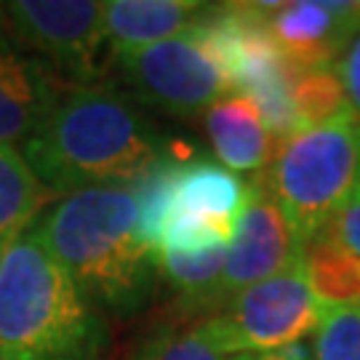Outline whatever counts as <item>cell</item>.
<instances>
[{"mask_svg":"<svg viewBox=\"0 0 360 360\" xmlns=\"http://www.w3.org/2000/svg\"><path fill=\"white\" fill-rule=\"evenodd\" d=\"M168 147L123 96L70 89L22 147L32 174L53 195L91 187H131Z\"/></svg>","mask_w":360,"mask_h":360,"instance_id":"1","label":"cell"},{"mask_svg":"<svg viewBox=\"0 0 360 360\" xmlns=\"http://www.w3.org/2000/svg\"><path fill=\"white\" fill-rule=\"evenodd\" d=\"M134 187H91L65 195L35 232L86 302L112 312H136L150 296L158 254L136 235Z\"/></svg>","mask_w":360,"mask_h":360,"instance_id":"2","label":"cell"},{"mask_svg":"<svg viewBox=\"0 0 360 360\" xmlns=\"http://www.w3.org/2000/svg\"><path fill=\"white\" fill-rule=\"evenodd\" d=\"M102 318L35 227L0 251V360H99Z\"/></svg>","mask_w":360,"mask_h":360,"instance_id":"3","label":"cell"},{"mask_svg":"<svg viewBox=\"0 0 360 360\" xmlns=\"http://www.w3.org/2000/svg\"><path fill=\"white\" fill-rule=\"evenodd\" d=\"M264 187L278 200L299 245L323 232L360 184V126L339 120L278 142Z\"/></svg>","mask_w":360,"mask_h":360,"instance_id":"4","label":"cell"},{"mask_svg":"<svg viewBox=\"0 0 360 360\" xmlns=\"http://www.w3.org/2000/svg\"><path fill=\"white\" fill-rule=\"evenodd\" d=\"M115 65L139 102L174 115L206 112L235 91L206 22L147 49L117 53Z\"/></svg>","mask_w":360,"mask_h":360,"instance_id":"5","label":"cell"},{"mask_svg":"<svg viewBox=\"0 0 360 360\" xmlns=\"http://www.w3.org/2000/svg\"><path fill=\"white\" fill-rule=\"evenodd\" d=\"M323 304L312 294L302 257L275 278L232 296L224 312L206 321V331L230 355L272 352L302 342L318 328Z\"/></svg>","mask_w":360,"mask_h":360,"instance_id":"6","label":"cell"},{"mask_svg":"<svg viewBox=\"0 0 360 360\" xmlns=\"http://www.w3.org/2000/svg\"><path fill=\"white\" fill-rule=\"evenodd\" d=\"M16 38L62 80L91 83L104 43V3L94 0H16L6 3Z\"/></svg>","mask_w":360,"mask_h":360,"instance_id":"7","label":"cell"},{"mask_svg":"<svg viewBox=\"0 0 360 360\" xmlns=\"http://www.w3.org/2000/svg\"><path fill=\"white\" fill-rule=\"evenodd\" d=\"M299 257H302V245L296 240L294 227L288 224V219L270 190L264 187V181L254 179L248 184L245 208L235 224L224 272L214 288L211 307H219L245 288L275 278Z\"/></svg>","mask_w":360,"mask_h":360,"instance_id":"8","label":"cell"},{"mask_svg":"<svg viewBox=\"0 0 360 360\" xmlns=\"http://www.w3.org/2000/svg\"><path fill=\"white\" fill-rule=\"evenodd\" d=\"M72 89L0 22V144L27 142Z\"/></svg>","mask_w":360,"mask_h":360,"instance_id":"9","label":"cell"},{"mask_svg":"<svg viewBox=\"0 0 360 360\" xmlns=\"http://www.w3.org/2000/svg\"><path fill=\"white\" fill-rule=\"evenodd\" d=\"M360 30V3L296 0L270 13V35L296 72L331 67Z\"/></svg>","mask_w":360,"mask_h":360,"instance_id":"10","label":"cell"},{"mask_svg":"<svg viewBox=\"0 0 360 360\" xmlns=\"http://www.w3.org/2000/svg\"><path fill=\"white\" fill-rule=\"evenodd\" d=\"M217 3L198 0H112L104 3V40L110 51L126 53L203 25Z\"/></svg>","mask_w":360,"mask_h":360,"instance_id":"11","label":"cell"},{"mask_svg":"<svg viewBox=\"0 0 360 360\" xmlns=\"http://www.w3.org/2000/svg\"><path fill=\"white\" fill-rule=\"evenodd\" d=\"M206 131L219 160L235 171L264 168L278 150V139L267 129L259 107L243 94L211 104L206 110Z\"/></svg>","mask_w":360,"mask_h":360,"instance_id":"12","label":"cell"},{"mask_svg":"<svg viewBox=\"0 0 360 360\" xmlns=\"http://www.w3.org/2000/svg\"><path fill=\"white\" fill-rule=\"evenodd\" d=\"M248 184L211 160H184L171 193V214L217 219L238 224L245 208Z\"/></svg>","mask_w":360,"mask_h":360,"instance_id":"13","label":"cell"},{"mask_svg":"<svg viewBox=\"0 0 360 360\" xmlns=\"http://www.w3.org/2000/svg\"><path fill=\"white\" fill-rule=\"evenodd\" d=\"M302 267L323 307L360 304V257L345 248L328 230L302 245Z\"/></svg>","mask_w":360,"mask_h":360,"instance_id":"14","label":"cell"},{"mask_svg":"<svg viewBox=\"0 0 360 360\" xmlns=\"http://www.w3.org/2000/svg\"><path fill=\"white\" fill-rule=\"evenodd\" d=\"M56 195L32 174L19 150L0 144V251L22 238Z\"/></svg>","mask_w":360,"mask_h":360,"instance_id":"15","label":"cell"},{"mask_svg":"<svg viewBox=\"0 0 360 360\" xmlns=\"http://www.w3.org/2000/svg\"><path fill=\"white\" fill-rule=\"evenodd\" d=\"M181 163L184 160L179 155L168 150L131 184L134 195H136V203H139L136 235H139V243L153 254H158V248H160L163 230H166L168 217H171V193H174V181H176Z\"/></svg>","mask_w":360,"mask_h":360,"instance_id":"16","label":"cell"},{"mask_svg":"<svg viewBox=\"0 0 360 360\" xmlns=\"http://www.w3.org/2000/svg\"><path fill=\"white\" fill-rule=\"evenodd\" d=\"M291 99H294L299 131L318 129V126H328V123H339V120H355L352 110H349L347 94L342 89V80L334 72V67L299 72L294 80Z\"/></svg>","mask_w":360,"mask_h":360,"instance_id":"17","label":"cell"},{"mask_svg":"<svg viewBox=\"0 0 360 360\" xmlns=\"http://www.w3.org/2000/svg\"><path fill=\"white\" fill-rule=\"evenodd\" d=\"M227 248L230 245H219V248H211L203 254L158 251V270L179 288L193 307H211L214 288L224 272Z\"/></svg>","mask_w":360,"mask_h":360,"instance_id":"18","label":"cell"},{"mask_svg":"<svg viewBox=\"0 0 360 360\" xmlns=\"http://www.w3.org/2000/svg\"><path fill=\"white\" fill-rule=\"evenodd\" d=\"M312 355L315 360H360V304L323 309Z\"/></svg>","mask_w":360,"mask_h":360,"instance_id":"19","label":"cell"},{"mask_svg":"<svg viewBox=\"0 0 360 360\" xmlns=\"http://www.w3.org/2000/svg\"><path fill=\"white\" fill-rule=\"evenodd\" d=\"M136 360H238V355L224 352L200 323L187 331H166L155 336Z\"/></svg>","mask_w":360,"mask_h":360,"instance_id":"20","label":"cell"},{"mask_svg":"<svg viewBox=\"0 0 360 360\" xmlns=\"http://www.w3.org/2000/svg\"><path fill=\"white\" fill-rule=\"evenodd\" d=\"M334 72L342 80V89L347 94L349 110L360 123V30L349 38L347 49L336 59Z\"/></svg>","mask_w":360,"mask_h":360,"instance_id":"21","label":"cell"},{"mask_svg":"<svg viewBox=\"0 0 360 360\" xmlns=\"http://www.w3.org/2000/svg\"><path fill=\"white\" fill-rule=\"evenodd\" d=\"M326 230L334 235L339 243L349 248L355 257H360V184L358 190L349 195V200L339 208V214L331 219Z\"/></svg>","mask_w":360,"mask_h":360,"instance_id":"22","label":"cell"},{"mask_svg":"<svg viewBox=\"0 0 360 360\" xmlns=\"http://www.w3.org/2000/svg\"><path fill=\"white\" fill-rule=\"evenodd\" d=\"M238 360H315V355L302 339V342H294L283 349H272V352H240Z\"/></svg>","mask_w":360,"mask_h":360,"instance_id":"23","label":"cell"},{"mask_svg":"<svg viewBox=\"0 0 360 360\" xmlns=\"http://www.w3.org/2000/svg\"><path fill=\"white\" fill-rule=\"evenodd\" d=\"M6 19V3H0V22Z\"/></svg>","mask_w":360,"mask_h":360,"instance_id":"24","label":"cell"}]
</instances>
